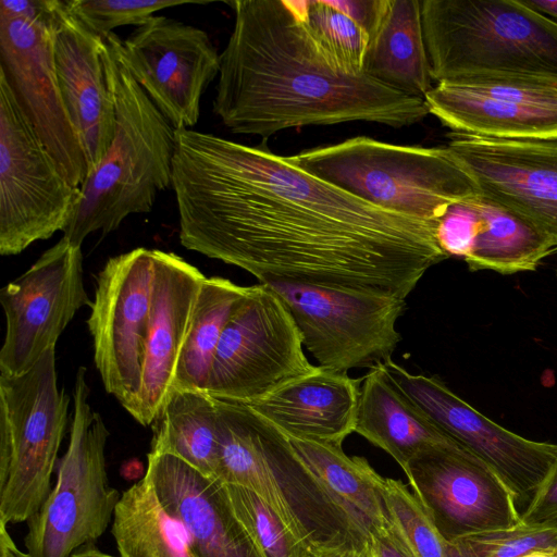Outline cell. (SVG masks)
Instances as JSON below:
<instances>
[{"label": "cell", "instance_id": "6da1fadb", "mask_svg": "<svg viewBox=\"0 0 557 557\" xmlns=\"http://www.w3.org/2000/svg\"><path fill=\"white\" fill-rule=\"evenodd\" d=\"M181 244L262 284L406 299L447 259L435 225L369 203L271 152L176 129Z\"/></svg>", "mask_w": 557, "mask_h": 557}, {"label": "cell", "instance_id": "7a4b0ae2", "mask_svg": "<svg viewBox=\"0 0 557 557\" xmlns=\"http://www.w3.org/2000/svg\"><path fill=\"white\" fill-rule=\"evenodd\" d=\"M220 53L213 111L234 134L263 139L287 128L372 122L400 128L429 112L345 63L308 21V0H235Z\"/></svg>", "mask_w": 557, "mask_h": 557}, {"label": "cell", "instance_id": "3957f363", "mask_svg": "<svg viewBox=\"0 0 557 557\" xmlns=\"http://www.w3.org/2000/svg\"><path fill=\"white\" fill-rule=\"evenodd\" d=\"M433 82L557 89V23L522 0H422Z\"/></svg>", "mask_w": 557, "mask_h": 557}, {"label": "cell", "instance_id": "277c9868", "mask_svg": "<svg viewBox=\"0 0 557 557\" xmlns=\"http://www.w3.org/2000/svg\"><path fill=\"white\" fill-rule=\"evenodd\" d=\"M117 37L111 33L103 38L115 110L113 139L79 186L78 205L63 231V237L76 247L94 232L106 235L128 215L150 212L159 193L172 187L176 129L125 66Z\"/></svg>", "mask_w": 557, "mask_h": 557}, {"label": "cell", "instance_id": "5b68a950", "mask_svg": "<svg viewBox=\"0 0 557 557\" xmlns=\"http://www.w3.org/2000/svg\"><path fill=\"white\" fill-rule=\"evenodd\" d=\"M214 401L218 480L255 492L301 546L370 541L299 459L281 430L246 404Z\"/></svg>", "mask_w": 557, "mask_h": 557}, {"label": "cell", "instance_id": "8992f818", "mask_svg": "<svg viewBox=\"0 0 557 557\" xmlns=\"http://www.w3.org/2000/svg\"><path fill=\"white\" fill-rule=\"evenodd\" d=\"M287 159L369 203L435 228L449 206L480 194L447 146H403L357 136Z\"/></svg>", "mask_w": 557, "mask_h": 557}, {"label": "cell", "instance_id": "52a82bcc", "mask_svg": "<svg viewBox=\"0 0 557 557\" xmlns=\"http://www.w3.org/2000/svg\"><path fill=\"white\" fill-rule=\"evenodd\" d=\"M69 403L58 388L54 347L27 372L0 373V520L7 524L27 522L49 496Z\"/></svg>", "mask_w": 557, "mask_h": 557}, {"label": "cell", "instance_id": "ba28073f", "mask_svg": "<svg viewBox=\"0 0 557 557\" xmlns=\"http://www.w3.org/2000/svg\"><path fill=\"white\" fill-rule=\"evenodd\" d=\"M87 370L79 367L74 385L70 443L55 484L39 511L27 521L24 546L30 557H71L96 545L121 498L110 486L106 445L110 435L89 405Z\"/></svg>", "mask_w": 557, "mask_h": 557}, {"label": "cell", "instance_id": "9c48e42d", "mask_svg": "<svg viewBox=\"0 0 557 557\" xmlns=\"http://www.w3.org/2000/svg\"><path fill=\"white\" fill-rule=\"evenodd\" d=\"M54 7L55 0L0 1V75L63 175L81 186L87 163L55 75Z\"/></svg>", "mask_w": 557, "mask_h": 557}, {"label": "cell", "instance_id": "30bf717a", "mask_svg": "<svg viewBox=\"0 0 557 557\" xmlns=\"http://www.w3.org/2000/svg\"><path fill=\"white\" fill-rule=\"evenodd\" d=\"M299 329L282 298L267 284L248 286L219 341L207 393L250 404L313 372Z\"/></svg>", "mask_w": 557, "mask_h": 557}, {"label": "cell", "instance_id": "8fae6325", "mask_svg": "<svg viewBox=\"0 0 557 557\" xmlns=\"http://www.w3.org/2000/svg\"><path fill=\"white\" fill-rule=\"evenodd\" d=\"M79 196L0 75V253L17 255L63 232Z\"/></svg>", "mask_w": 557, "mask_h": 557}, {"label": "cell", "instance_id": "7c38bea8", "mask_svg": "<svg viewBox=\"0 0 557 557\" xmlns=\"http://www.w3.org/2000/svg\"><path fill=\"white\" fill-rule=\"evenodd\" d=\"M286 304L318 367L347 373L391 360L406 299L311 286L267 284Z\"/></svg>", "mask_w": 557, "mask_h": 557}, {"label": "cell", "instance_id": "4fadbf2b", "mask_svg": "<svg viewBox=\"0 0 557 557\" xmlns=\"http://www.w3.org/2000/svg\"><path fill=\"white\" fill-rule=\"evenodd\" d=\"M154 281V249L110 258L97 276L87 320L95 364L106 391L133 417L141 381Z\"/></svg>", "mask_w": 557, "mask_h": 557}, {"label": "cell", "instance_id": "5bb4252c", "mask_svg": "<svg viewBox=\"0 0 557 557\" xmlns=\"http://www.w3.org/2000/svg\"><path fill=\"white\" fill-rule=\"evenodd\" d=\"M381 366L392 383L443 433L503 480L516 504L530 503L557 458V444L527 440L500 426L435 376L410 373L392 359Z\"/></svg>", "mask_w": 557, "mask_h": 557}, {"label": "cell", "instance_id": "9a60e30c", "mask_svg": "<svg viewBox=\"0 0 557 557\" xmlns=\"http://www.w3.org/2000/svg\"><path fill=\"white\" fill-rule=\"evenodd\" d=\"M0 302L5 314L0 373L18 375L55 346L77 310L92 305L84 288L81 247L62 237L2 287Z\"/></svg>", "mask_w": 557, "mask_h": 557}, {"label": "cell", "instance_id": "2e32d148", "mask_svg": "<svg viewBox=\"0 0 557 557\" xmlns=\"http://www.w3.org/2000/svg\"><path fill=\"white\" fill-rule=\"evenodd\" d=\"M116 42L125 66L172 126H195L201 98L220 73V53L208 33L153 15Z\"/></svg>", "mask_w": 557, "mask_h": 557}, {"label": "cell", "instance_id": "e0dca14e", "mask_svg": "<svg viewBox=\"0 0 557 557\" xmlns=\"http://www.w3.org/2000/svg\"><path fill=\"white\" fill-rule=\"evenodd\" d=\"M406 475L447 543L521 522L515 497L503 480L457 443L419 453Z\"/></svg>", "mask_w": 557, "mask_h": 557}, {"label": "cell", "instance_id": "ac0fdd59", "mask_svg": "<svg viewBox=\"0 0 557 557\" xmlns=\"http://www.w3.org/2000/svg\"><path fill=\"white\" fill-rule=\"evenodd\" d=\"M446 145L480 193L521 216L557 251V140H505L450 132Z\"/></svg>", "mask_w": 557, "mask_h": 557}, {"label": "cell", "instance_id": "d6986e66", "mask_svg": "<svg viewBox=\"0 0 557 557\" xmlns=\"http://www.w3.org/2000/svg\"><path fill=\"white\" fill-rule=\"evenodd\" d=\"M55 75L69 119L82 143L87 175L100 163L114 135L115 110L103 59V38L55 0L52 17Z\"/></svg>", "mask_w": 557, "mask_h": 557}, {"label": "cell", "instance_id": "ffe728a7", "mask_svg": "<svg viewBox=\"0 0 557 557\" xmlns=\"http://www.w3.org/2000/svg\"><path fill=\"white\" fill-rule=\"evenodd\" d=\"M430 114L451 129L505 140H557V89L511 84L437 83Z\"/></svg>", "mask_w": 557, "mask_h": 557}, {"label": "cell", "instance_id": "44dd1931", "mask_svg": "<svg viewBox=\"0 0 557 557\" xmlns=\"http://www.w3.org/2000/svg\"><path fill=\"white\" fill-rule=\"evenodd\" d=\"M205 278L180 256L154 249L151 308L133 416L141 425H151L173 389L177 362Z\"/></svg>", "mask_w": 557, "mask_h": 557}, {"label": "cell", "instance_id": "7402d4cb", "mask_svg": "<svg viewBox=\"0 0 557 557\" xmlns=\"http://www.w3.org/2000/svg\"><path fill=\"white\" fill-rule=\"evenodd\" d=\"M149 475L196 557H262L231 506L225 485L169 454H148Z\"/></svg>", "mask_w": 557, "mask_h": 557}, {"label": "cell", "instance_id": "603a6c76", "mask_svg": "<svg viewBox=\"0 0 557 557\" xmlns=\"http://www.w3.org/2000/svg\"><path fill=\"white\" fill-rule=\"evenodd\" d=\"M362 380L317 367L246 405L287 436L342 446L355 432Z\"/></svg>", "mask_w": 557, "mask_h": 557}, {"label": "cell", "instance_id": "cb8c5ba5", "mask_svg": "<svg viewBox=\"0 0 557 557\" xmlns=\"http://www.w3.org/2000/svg\"><path fill=\"white\" fill-rule=\"evenodd\" d=\"M355 432L391 455L405 474L419 453L456 443L392 383L381 364L363 376Z\"/></svg>", "mask_w": 557, "mask_h": 557}, {"label": "cell", "instance_id": "d4e9b609", "mask_svg": "<svg viewBox=\"0 0 557 557\" xmlns=\"http://www.w3.org/2000/svg\"><path fill=\"white\" fill-rule=\"evenodd\" d=\"M362 70L395 90L424 99L433 79L420 0H385L369 37Z\"/></svg>", "mask_w": 557, "mask_h": 557}, {"label": "cell", "instance_id": "484cf974", "mask_svg": "<svg viewBox=\"0 0 557 557\" xmlns=\"http://www.w3.org/2000/svg\"><path fill=\"white\" fill-rule=\"evenodd\" d=\"M287 437L299 459L369 536L388 525L384 478L364 458L347 456L341 445Z\"/></svg>", "mask_w": 557, "mask_h": 557}, {"label": "cell", "instance_id": "4316f807", "mask_svg": "<svg viewBox=\"0 0 557 557\" xmlns=\"http://www.w3.org/2000/svg\"><path fill=\"white\" fill-rule=\"evenodd\" d=\"M151 426L149 453L175 456L202 475L218 480V413L212 396L173 388Z\"/></svg>", "mask_w": 557, "mask_h": 557}, {"label": "cell", "instance_id": "83f0119b", "mask_svg": "<svg viewBox=\"0 0 557 557\" xmlns=\"http://www.w3.org/2000/svg\"><path fill=\"white\" fill-rule=\"evenodd\" d=\"M112 535L117 557H196L184 529L166 512L146 472L121 495Z\"/></svg>", "mask_w": 557, "mask_h": 557}, {"label": "cell", "instance_id": "f1b7e54d", "mask_svg": "<svg viewBox=\"0 0 557 557\" xmlns=\"http://www.w3.org/2000/svg\"><path fill=\"white\" fill-rule=\"evenodd\" d=\"M476 206L482 230L465 260L470 271H533L544 258L556 252L552 242L532 224L481 193Z\"/></svg>", "mask_w": 557, "mask_h": 557}, {"label": "cell", "instance_id": "f546056e", "mask_svg": "<svg viewBox=\"0 0 557 557\" xmlns=\"http://www.w3.org/2000/svg\"><path fill=\"white\" fill-rule=\"evenodd\" d=\"M247 288L219 276L202 281L177 362L173 388L207 392L222 332Z\"/></svg>", "mask_w": 557, "mask_h": 557}, {"label": "cell", "instance_id": "4dcf8cb0", "mask_svg": "<svg viewBox=\"0 0 557 557\" xmlns=\"http://www.w3.org/2000/svg\"><path fill=\"white\" fill-rule=\"evenodd\" d=\"M382 492L389 527L411 557H451L448 543L414 494L400 481L385 478Z\"/></svg>", "mask_w": 557, "mask_h": 557}, {"label": "cell", "instance_id": "1f68e13d", "mask_svg": "<svg viewBox=\"0 0 557 557\" xmlns=\"http://www.w3.org/2000/svg\"><path fill=\"white\" fill-rule=\"evenodd\" d=\"M224 485L235 516L262 557L300 556L301 545L264 500L244 486Z\"/></svg>", "mask_w": 557, "mask_h": 557}, {"label": "cell", "instance_id": "d6a6232c", "mask_svg": "<svg viewBox=\"0 0 557 557\" xmlns=\"http://www.w3.org/2000/svg\"><path fill=\"white\" fill-rule=\"evenodd\" d=\"M557 547V528L517 525L448 543L451 557H519L537 548Z\"/></svg>", "mask_w": 557, "mask_h": 557}, {"label": "cell", "instance_id": "836d02e7", "mask_svg": "<svg viewBox=\"0 0 557 557\" xmlns=\"http://www.w3.org/2000/svg\"><path fill=\"white\" fill-rule=\"evenodd\" d=\"M71 11L95 34L106 38L121 26L146 23L160 10L206 4L207 1L185 0H67Z\"/></svg>", "mask_w": 557, "mask_h": 557}, {"label": "cell", "instance_id": "e575fe53", "mask_svg": "<svg viewBox=\"0 0 557 557\" xmlns=\"http://www.w3.org/2000/svg\"><path fill=\"white\" fill-rule=\"evenodd\" d=\"M308 21L319 37L348 65L363 71L369 36L325 0H308Z\"/></svg>", "mask_w": 557, "mask_h": 557}, {"label": "cell", "instance_id": "d590c367", "mask_svg": "<svg viewBox=\"0 0 557 557\" xmlns=\"http://www.w3.org/2000/svg\"><path fill=\"white\" fill-rule=\"evenodd\" d=\"M478 196L449 206L436 224V240L447 258L466 260L472 251L482 230V218L476 206Z\"/></svg>", "mask_w": 557, "mask_h": 557}, {"label": "cell", "instance_id": "8d00e7d4", "mask_svg": "<svg viewBox=\"0 0 557 557\" xmlns=\"http://www.w3.org/2000/svg\"><path fill=\"white\" fill-rule=\"evenodd\" d=\"M530 527L557 528V458L521 515Z\"/></svg>", "mask_w": 557, "mask_h": 557}, {"label": "cell", "instance_id": "74e56055", "mask_svg": "<svg viewBox=\"0 0 557 557\" xmlns=\"http://www.w3.org/2000/svg\"><path fill=\"white\" fill-rule=\"evenodd\" d=\"M327 3L351 18L370 37L379 23L385 0H333Z\"/></svg>", "mask_w": 557, "mask_h": 557}, {"label": "cell", "instance_id": "f35d334b", "mask_svg": "<svg viewBox=\"0 0 557 557\" xmlns=\"http://www.w3.org/2000/svg\"><path fill=\"white\" fill-rule=\"evenodd\" d=\"M299 557H374L371 543L350 542L334 545L311 544L300 547Z\"/></svg>", "mask_w": 557, "mask_h": 557}, {"label": "cell", "instance_id": "ab89813d", "mask_svg": "<svg viewBox=\"0 0 557 557\" xmlns=\"http://www.w3.org/2000/svg\"><path fill=\"white\" fill-rule=\"evenodd\" d=\"M374 557H411L395 532L388 525L370 536Z\"/></svg>", "mask_w": 557, "mask_h": 557}, {"label": "cell", "instance_id": "60d3db41", "mask_svg": "<svg viewBox=\"0 0 557 557\" xmlns=\"http://www.w3.org/2000/svg\"><path fill=\"white\" fill-rule=\"evenodd\" d=\"M0 557H30L20 549L8 531V524L0 520Z\"/></svg>", "mask_w": 557, "mask_h": 557}, {"label": "cell", "instance_id": "b9f144b4", "mask_svg": "<svg viewBox=\"0 0 557 557\" xmlns=\"http://www.w3.org/2000/svg\"><path fill=\"white\" fill-rule=\"evenodd\" d=\"M522 2L557 23V0H522Z\"/></svg>", "mask_w": 557, "mask_h": 557}, {"label": "cell", "instance_id": "7bdbcfd3", "mask_svg": "<svg viewBox=\"0 0 557 557\" xmlns=\"http://www.w3.org/2000/svg\"><path fill=\"white\" fill-rule=\"evenodd\" d=\"M71 557H116L100 550L96 545L85 546L76 550Z\"/></svg>", "mask_w": 557, "mask_h": 557}, {"label": "cell", "instance_id": "ee69618b", "mask_svg": "<svg viewBox=\"0 0 557 557\" xmlns=\"http://www.w3.org/2000/svg\"><path fill=\"white\" fill-rule=\"evenodd\" d=\"M519 557H557V547L533 549Z\"/></svg>", "mask_w": 557, "mask_h": 557}]
</instances>
